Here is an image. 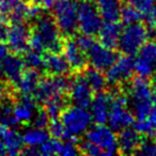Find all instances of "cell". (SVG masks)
<instances>
[{"label":"cell","instance_id":"6da1fadb","mask_svg":"<svg viewBox=\"0 0 156 156\" xmlns=\"http://www.w3.org/2000/svg\"><path fill=\"white\" fill-rule=\"evenodd\" d=\"M153 94L152 85L145 78L138 77L129 83L125 95L137 120H144L147 117L153 106Z\"/></svg>","mask_w":156,"mask_h":156},{"label":"cell","instance_id":"7a4b0ae2","mask_svg":"<svg viewBox=\"0 0 156 156\" xmlns=\"http://www.w3.org/2000/svg\"><path fill=\"white\" fill-rule=\"evenodd\" d=\"M60 121L65 132V139H76L85 134L91 125L92 117L88 109L79 106L65 107L60 113Z\"/></svg>","mask_w":156,"mask_h":156},{"label":"cell","instance_id":"3957f363","mask_svg":"<svg viewBox=\"0 0 156 156\" xmlns=\"http://www.w3.org/2000/svg\"><path fill=\"white\" fill-rule=\"evenodd\" d=\"M51 9L52 17L61 33L72 37L77 30L78 0H55Z\"/></svg>","mask_w":156,"mask_h":156},{"label":"cell","instance_id":"277c9868","mask_svg":"<svg viewBox=\"0 0 156 156\" xmlns=\"http://www.w3.org/2000/svg\"><path fill=\"white\" fill-rule=\"evenodd\" d=\"M33 30L37 31L44 43L45 51L60 52L63 45V37L58 28L54 17L42 13L37 20H34Z\"/></svg>","mask_w":156,"mask_h":156},{"label":"cell","instance_id":"5b68a950","mask_svg":"<svg viewBox=\"0 0 156 156\" xmlns=\"http://www.w3.org/2000/svg\"><path fill=\"white\" fill-rule=\"evenodd\" d=\"M149 35V29L140 22L127 24L125 28H122L117 47L124 55L133 56L147 42Z\"/></svg>","mask_w":156,"mask_h":156},{"label":"cell","instance_id":"8992f818","mask_svg":"<svg viewBox=\"0 0 156 156\" xmlns=\"http://www.w3.org/2000/svg\"><path fill=\"white\" fill-rule=\"evenodd\" d=\"M107 122L113 132H120L134 124L135 117L128 109V102L125 94H112Z\"/></svg>","mask_w":156,"mask_h":156},{"label":"cell","instance_id":"52a82bcc","mask_svg":"<svg viewBox=\"0 0 156 156\" xmlns=\"http://www.w3.org/2000/svg\"><path fill=\"white\" fill-rule=\"evenodd\" d=\"M102 16L96 8L95 3L90 0L78 1L77 10V29L83 34L94 37L98 33L102 26Z\"/></svg>","mask_w":156,"mask_h":156},{"label":"cell","instance_id":"ba28073f","mask_svg":"<svg viewBox=\"0 0 156 156\" xmlns=\"http://www.w3.org/2000/svg\"><path fill=\"white\" fill-rule=\"evenodd\" d=\"M85 139L96 145L103 155L109 156L119 153L118 140L115 132L104 124H98L93 127L88 128Z\"/></svg>","mask_w":156,"mask_h":156},{"label":"cell","instance_id":"9c48e42d","mask_svg":"<svg viewBox=\"0 0 156 156\" xmlns=\"http://www.w3.org/2000/svg\"><path fill=\"white\" fill-rule=\"evenodd\" d=\"M69 80L63 75H50L49 77L41 78L37 89L33 92V98L37 103H44L50 98L57 95L67 96Z\"/></svg>","mask_w":156,"mask_h":156},{"label":"cell","instance_id":"30bf717a","mask_svg":"<svg viewBox=\"0 0 156 156\" xmlns=\"http://www.w3.org/2000/svg\"><path fill=\"white\" fill-rule=\"evenodd\" d=\"M137 54L134 60V72L142 78L152 76L156 69V41L145 42Z\"/></svg>","mask_w":156,"mask_h":156},{"label":"cell","instance_id":"8fae6325","mask_svg":"<svg viewBox=\"0 0 156 156\" xmlns=\"http://www.w3.org/2000/svg\"><path fill=\"white\" fill-rule=\"evenodd\" d=\"M134 73V59L128 55L118 57L107 69L106 80L111 86H123L129 80Z\"/></svg>","mask_w":156,"mask_h":156},{"label":"cell","instance_id":"7c38bea8","mask_svg":"<svg viewBox=\"0 0 156 156\" xmlns=\"http://www.w3.org/2000/svg\"><path fill=\"white\" fill-rule=\"evenodd\" d=\"M67 95L74 105L88 109L93 100V91L88 85L86 78L79 72H77L72 80H69V87Z\"/></svg>","mask_w":156,"mask_h":156},{"label":"cell","instance_id":"4fadbf2b","mask_svg":"<svg viewBox=\"0 0 156 156\" xmlns=\"http://www.w3.org/2000/svg\"><path fill=\"white\" fill-rule=\"evenodd\" d=\"M86 56L88 62H90L92 67L102 72L107 71L118 58V55L115 52V50L96 42H94L91 47L87 50Z\"/></svg>","mask_w":156,"mask_h":156},{"label":"cell","instance_id":"5bb4252c","mask_svg":"<svg viewBox=\"0 0 156 156\" xmlns=\"http://www.w3.org/2000/svg\"><path fill=\"white\" fill-rule=\"evenodd\" d=\"M30 34V28L24 23L12 24L8 32L7 43L12 52L23 55L28 50V40Z\"/></svg>","mask_w":156,"mask_h":156},{"label":"cell","instance_id":"9a60e30c","mask_svg":"<svg viewBox=\"0 0 156 156\" xmlns=\"http://www.w3.org/2000/svg\"><path fill=\"white\" fill-rule=\"evenodd\" d=\"M61 51L63 52V57L69 63L71 71L81 72L86 69L88 63L87 56H86L85 51H83L78 47L75 40L71 39V37L64 40Z\"/></svg>","mask_w":156,"mask_h":156},{"label":"cell","instance_id":"2e32d148","mask_svg":"<svg viewBox=\"0 0 156 156\" xmlns=\"http://www.w3.org/2000/svg\"><path fill=\"white\" fill-rule=\"evenodd\" d=\"M2 60L3 62L1 63V69L5 74L7 83L15 87L25 71V63L23 57L20 54L11 52V54H8Z\"/></svg>","mask_w":156,"mask_h":156},{"label":"cell","instance_id":"e0dca14e","mask_svg":"<svg viewBox=\"0 0 156 156\" xmlns=\"http://www.w3.org/2000/svg\"><path fill=\"white\" fill-rule=\"evenodd\" d=\"M37 101L33 95H23L15 98L13 106V113L18 123L29 124L32 121L37 110Z\"/></svg>","mask_w":156,"mask_h":156},{"label":"cell","instance_id":"ac0fdd59","mask_svg":"<svg viewBox=\"0 0 156 156\" xmlns=\"http://www.w3.org/2000/svg\"><path fill=\"white\" fill-rule=\"evenodd\" d=\"M112 94L106 91L98 92V95L93 96V100L90 105L92 120L98 124H105L108 119L109 109H110Z\"/></svg>","mask_w":156,"mask_h":156},{"label":"cell","instance_id":"d6986e66","mask_svg":"<svg viewBox=\"0 0 156 156\" xmlns=\"http://www.w3.org/2000/svg\"><path fill=\"white\" fill-rule=\"evenodd\" d=\"M117 140L119 153L134 154L142 141V137L135 128L126 127L119 132Z\"/></svg>","mask_w":156,"mask_h":156},{"label":"cell","instance_id":"ffe728a7","mask_svg":"<svg viewBox=\"0 0 156 156\" xmlns=\"http://www.w3.org/2000/svg\"><path fill=\"white\" fill-rule=\"evenodd\" d=\"M44 71L49 75H63L69 73V67L67 61L59 52H48L44 55Z\"/></svg>","mask_w":156,"mask_h":156},{"label":"cell","instance_id":"44dd1931","mask_svg":"<svg viewBox=\"0 0 156 156\" xmlns=\"http://www.w3.org/2000/svg\"><path fill=\"white\" fill-rule=\"evenodd\" d=\"M121 30L122 25L118 23V20L117 22H106L102 24L98 33L101 43L106 47L115 49L118 46Z\"/></svg>","mask_w":156,"mask_h":156},{"label":"cell","instance_id":"7402d4cb","mask_svg":"<svg viewBox=\"0 0 156 156\" xmlns=\"http://www.w3.org/2000/svg\"><path fill=\"white\" fill-rule=\"evenodd\" d=\"M40 79H41V75L39 71L27 67V69H25L20 76L18 83H16V91L18 94H23V95H32L34 90L37 89Z\"/></svg>","mask_w":156,"mask_h":156},{"label":"cell","instance_id":"603a6c76","mask_svg":"<svg viewBox=\"0 0 156 156\" xmlns=\"http://www.w3.org/2000/svg\"><path fill=\"white\" fill-rule=\"evenodd\" d=\"M134 128L141 135H145L150 138H156V92L153 95V106L147 117L144 120H138L134 122Z\"/></svg>","mask_w":156,"mask_h":156},{"label":"cell","instance_id":"cb8c5ba5","mask_svg":"<svg viewBox=\"0 0 156 156\" xmlns=\"http://www.w3.org/2000/svg\"><path fill=\"white\" fill-rule=\"evenodd\" d=\"M95 5L102 18L106 22H117L120 20L121 0H95Z\"/></svg>","mask_w":156,"mask_h":156},{"label":"cell","instance_id":"d4e9b609","mask_svg":"<svg viewBox=\"0 0 156 156\" xmlns=\"http://www.w3.org/2000/svg\"><path fill=\"white\" fill-rule=\"evenodd\" d=\"M83 75L86 78L88 85L90 86V88H91L93 92L98 93V92L105 90V88L107 86V80L106 76L103 74L102 71L94 69V67H92V69H85Z\"/></svg>","mask_w":156,"mask_h":156},{"label":"cell","instance_id":"484cf974","mask_svg":"<svg viewBox=\"0 0 156 156\" xmlns=\"http://www.w3.org/2000/svg\"><path fill=\"white\" fill-rule=\"evenodd\" d=\"M1 140L5 145L7 154H10V155L20 154L24 149V141H23L22 136L16 130H13L11 128L8 129Z\"/></svg>","mask_w":156,"mask_h":156},{"label":"cell","instance_id":"4316f807","mask_svg":"<svg viewBox=\"0 0 156 156\" xmlns=\"http://www.w3.org/2000/svg\"><path fill=\"white\" fill-rule=\"evenodd\" d=\"M49 133L45 128L40 127H33L31 129H28L24 135L22 136L24 144L27 147H39L42 143H44L46 140L49 139Z\"/></svg>","mask_w":156,"mask_h":156},{"label":"cell","instance_id":"83f0119b","mask_svg":"<svg viewBox=\"0 0 156 156\" xmlns=\"http://www.w3.org/2000/svg\"><path fill=\"white\" fill-rule=\"evenodd\" d=\"M124 1L138 10L142 14V16L147 18L150 26L153 27V16L156 11L155 0H124Z\"/></svg>","mask_w":156,"mask_h":156},{"label":"cell","instance_id":"f1b7e54d","mask_svg":"<svg viewBox=\"0 0 156 156\" xmlns=\"http://www.w3.org/2000/svg\"><path fill=\"white\" fill-rule=\"evenodd\" d=\"M44 104V110L46 111L49 118L56 119L60 115L63 109L66 107V96L65 95H57L54 98H48Z\"/></svg>","mask_w":156,"mask_h":156},{"label":"cell","instance_id":"f546056e","mask_svg":"<svg viewBox=\"0 0 156 156\" xmlns=\"http://www.w3.org/2000/svg\"><path fill=\"white\" fill-rule=\"evenodd\" d=\"M23 60H24L25 66L28 69H32L35 71H44V55L43 52L35 51L32 50L31 51H25Z\"/></svg>","mask_w":156,"mask_h":156},{"label":"cell","instance_id":"4dcf8cb0","mask_svg":"<svg viewBox=\"0 0 156 156\" xmlns=\"http://www.w3.org/2000/svg\"><path fill=\"white\" fill-rule=\"evenodd\" d=\"M142 14L136 10L134 7L127 5L121 7V12H120V18L124 24H132V23H138L142 20Z\"/></svg>","mask_w":156,"mask_h":156},{"label":"cell","instance_id":"1f68e13d","mask_svg":"<svg viewBox=\"0 0 156 156\" xmlns=\"http://www.w3.org/2000/svg\"><path fill=\"white\" fill-rule=\"evenodd\" d=\"M60 144L61 142L59 139H48L44 143L37 147V152L39 155L44 156H50V155H59V151H60Z\"/></svg>","mask_w":156,"mask_h":156},{"label":"cell","instance_id":"d6a6232c","mask_svg":"<svg viewBox=\"0 0 156 156\" xmlns=\"http://www.w3.org/2000/svg\"><path fill=\"white\" fill-rule=\"evenodd\" d=\"M136 155H142V156H155L156 155V143L153 142L150 139L141 141L139 147L135 151Z\"/></svg>","mask_w":156,"mask_h":156},{"label":"cell","instance_id":"836d02e7","mask_svg":"<svg viewBox=\"0 0 156 156\" xmlns=\"http://www.w3.org/2000/svg\"><path fill=\"white\" fill-rule=\"evenodd\" d=\"M48 133L49 135H51L55 139H65V132L63 125L61 123L60 120H58V118L52 119L51 122H49L48 124Z\"/></svg>","mask_w":156,"mask_h":156},{"label":"cell","instance_id":"e575fe53","mask_svg":"<svg viewBox=\"0 0 156 156\" xmlns=\"http://www.w3.org/2000/svg\"><path fill=\"white\" fill-rule=\"evenodd\" d=\"M79 153L78 147H76L74 140L72 139H65L64 142H61L60 144V151H59V155L62 156H75Z\"/></svg>","mask_w":156,"mask_h":156},{"label":"cell","instance_id":"d590c367","mask_svg":"<svg viewBox=\"0 0 156 156\" xmlns=\"http://www.w3.org/2000/svg\"><path fill=\"white\" fill-rule=\"evenodd\" d=\"M78 150H79V153L80 154H85V155H89V156H101L103 155L101 150L98 149L96 145H94L93 143H91L88 140H83V142H80L79 147H78Z\"/></svg>","mask_w":156,"mask_h":156},{"label":"cell","instance_id":"8d00e7d4","mask_svg":"<svg viewBox=\"0 0 156 156\" xmlns=\"http://www.w3.org/2000/svg\"><path fill=\"white\" fill-rule=\"evenodd\" d=\"M49 115L46 113V111L44 110H39L37 112V115H34L32 119V123L34 127H40V128H46L49 124Z\"/></svg>","mask_w":156,"mask_h":156},{"label":"cell","instance_id":"74e56055","mask_svg":"<svg viewBox=\"0 0 156 156\" xmlns=\"http://www.w3.org/2000/svg\"><path fill=\"white\" fill-rule=\"evenodd\" d=\"M75 41H76V43H77L78 47L80 48L83 51H85V54L87 52V50L91 47L92 44L95 42L91 35L83 34V33H81V35L77 37V39H75Z\"/></svg>","mask_w":156,"mask_h":156},{"label":"cell","instance_id":"f35d334b","mask_svg":"<svg viewBox=\"0 0 156 156\" xmlns=\"http://www.w3.org/2000/svg\"><path fill=\"white\" fill-rule=\"evenodd\" d=\"M9 20L5 17L0 16V42L5 43L8 37V32H9Z\"/></svg>","mask_w":156,"mask_h":156},{"label":"cell","instance_id":"ab89813d","mask_svg":"<svg viewBox=\"0 0 156 156\" xmlns=\"http://www.w3.org/2000/svg\"><path fill=\"white\" fill-rule=\"evenodd\" d=\"M8 51H9V48L5 45V43L0 42V60H2L5 56L8 55Z\"/></svg>","mask_w":156,"mask_h":156},{"label":"cell","instance_id":"60d3db41","mask_svg":"<svg viewBox=\"0 0 156 156\" xmlns=\"http://www.w3.org/2000/svg\"><path fill=\"white\" fill-rule=\"evenodd\" d=\"M7 154V149H5V143L2 142V140H0V155H5Z\"/></svg>","mask_w":156,"mask_h":156},{"label":"cell","instance_id":"b9f144b4","mask_svg":"<svg viewBox=\"0 0 156 156\" xmlns=\"http://www.w3.org/2000/svg\"><path fill=\"white\" fill-rule=\"evenodd\" d=\"M153 27H156V11H155L154 16H153Z\"/></svg>","mask_w":156,"mask_h":156},{"label":"cell","instance_id":"7bdbcfd3","mask_svg":"<svg viewBox=\"0 0 156 156\" xmlns=\"http://www.w3.org/2000/svg\"><path fill=\"white\" fill-rule=\"evenodd\" d=\"M153 86L156 88V73L154 74V76H153Z\"/></svg>","mask_w":156,"mask_h":156},{"label":"cell","instance_id":"ee69618b","mask_svg":"<svg viewBox=\"0 0 156 156\" xmlns=\"http://www.w3.org/2000/svg\"><path fill=\"white\" fill-rule=\"evenodd\" d=\"M0 73H1V69H0Z\"/></svg>","mask_w":156,"mask_h":156}]
</instances>
